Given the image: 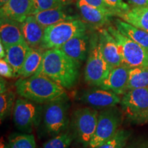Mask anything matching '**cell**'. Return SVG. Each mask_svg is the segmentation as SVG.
<instances>
[{"mask_svg": "<svg viewBox=\"0 0 148 148\" xmlns=\"http://www.w3.org/2000/svg\"><path fill=\"white\" fill-rule=\"evenodd\" d=\"M69 107L67 95L44 105L42 113L43 125L47 133L53 137L67 128Z\"/></svg>", "mask_w": 148, "mask_h": 148, "instance_id": "277c9868", "label": "cell"}, {"mask_svg": "<svg viewBox=\"0 0 148 148\" xmlns=\"http://www.w3.org/2000/svg\"><path fill=\"white\" fill-rule=\"evenodd\" d=\"M122 110L131 119L148 108V87L127 90L121 98Z\"/></svg>", "mask_w": 148, "mask_h": 148, "instance_id": "30bf717a", "label": "cell"}, {"mask_svg": "<svg viewBox=\"0 0 148 148\" xmlns=\"http://www.w3.org/2000/svg\"><path fill=\"white\" fill-rule=\"evenodd\" d=\"M89 37L86 33L70 39L60 49L73 60L81 64L87 59L90 49Z\"/></svg>", "mask_w": 148, "mask_h": 148, "instance_id": "4fadbf2b", "label": "cell"}, {"mask_svg": "<svg viewBox=\"0 0 148 148\" xmlns=\"http://www.w3.org/2000/svg\"><path fill=\"white\" fill-rule=\"evenodd\" d=\"M43 108L23 97L16 99L13 109V121L18 130L30 134L33 129L39 124Z\"/></svg>", "mask_w": 148, "mask_h": 148, "instance_id": "ba28073f", "label": "cell"}, {"mask_svg": "<svg viewBox=\"0 0 148 148\" xmlns=\"http://www.w3.org/2000/svg\"><path fill=\"white\" fill-rule=\"evenodd\" d=\"M73 138V134L66 130L45 142L42 148H69Z\"/></svg>", "mask_w": 148, "mask_h": 148, "instance_id": "f1b7e54d", "label": "cell"}, {"mask_svg": "<svg viewBox=\"0 0 148 148\" xmlns=\"http://www.w3.org/2000/svg\"><path fill=\"white\" fill-rule=\"evenodd\" d=\"M130 121L136 124H143V123H148V108L144 110L143 112H140L138 115L130 119Z\"/></svg>", "mask_w": 148, "mask_h": 148, "instance_id": "d6a6232c", "label": "cell"}, {"mask_svg": "<svg viewBox=\"0 0 148 148\" xmlns=\"http://www.w3.org/2000/svg\"><path fill=\"white\" fill-rule=\"evenodd\" d=\"M130 135V131L120 129L110 139L96 148H124Z\"/></svg>", "mask_w": 148, "mask_h": 148, "instance_id": "83f0119b", "label": "cell"}, {"mask_svg": "<svg viewBox=\"0 0 148 148\" xmlns=\"http://www.w3.org/2000/svg\"><path fill=\"white\" fill-rule=\"evenodd\" d=\"M0 74L1 77H7V78L16 77L12 67L3 58L0 60Z\"/></svg>", "mask_w": 148, "mask_h": 148, "instance_id": "4dcf8cb0", "label": "cell"}, {"mask_svg": "<svg viewBox=\"0 0 148 148\" xmlns=\"http://www.w3.org/2000/svg\"><path fill=\"white\" fill-rule=\"evenodd\" d=\"M73 0H32L31 15L49 9L64 8L70 4Z\"/></svg>", "mask_w": 148, "mask_h": 148, "instance_id": "4316f807", "label": "cell"}, {"mask_svg": "<svg viewBox=\"0 0 148 148\" xmlns=\"http://www.w3.org/2000/svg\"><path fill=\"white\" fill-rule=\"evenodd\" d=\"M10 148H36L34 136L26 133H16L9 136Z\"/></svg>", "mask_w": 148, "mask_h": 148, "instance_id": "d4e9b609", "label": "cell"}, {"mask_svg": "<svg viewBox=\"0 0 148 148\" xmlns=\"http://www.w3.org/2000/svg\"><path fill=\"white\" fill-rule=\"evenodd\" d=\"M80 64L60 49H47L43 51L41 64L35 74L48 77L65 89H71L78 80Z\"/></svg>", "mask_w": 148, "mask_h": 148, "instance_id": "6da1fadb", "label": "cell"}, {"mask_svg": "<svg viewBox=\"0 0 148 148\" xmlns=\"http://www.w3.org/2000/svg\"><path fill=\"white\" fill-rule=\"evenodd\" d=\"M21 28L25 41L29 47L33 49L40 47L45 28L38 23L34 15L27 16L21 23Z\"/></svg>", "mask_w": 148, "mask_h": 148, "instance_id": "2e32d148", "label": "cell"}, {"mask_svg": "<svg viewBox=\"0 0 148 148\" xmlns=\"http://www.w3.org/2000/svg\"><path fill=\"white\" fill-rule=\"evenodd\" d=\"M16 92L21 97L39 104H45L66 95L65 88L41 75H34L16 81Z\"/></svg>", "mask_w": 148, "mask_h": 148, "instance_id": "7a4b0ae2", "label": "cell"}, {"mask_svg": "<svg viewBox=\"0 0 148 148\" xmlns=\"http://www.w3.org/2000/svg\"><path fill=\"white\" fill-rule=\"evenodd\" d=\"M76 5L84 21L95 26L104 25L108 23L110 17L113 16L89 5L84 0H76Z\"/></svg>", "mask_w": 148, "mask_h": 148, "instance_id": "ac0fdd59", "label": "cell"}, {"mask_svg": "<svg viewBox=\"0 0 148 148\" xmlns=\"http://www.w3.org/2000/svg\"><path fill=\"white\" fill-rule=\"evenodd\" d=\"M117 16L123 21L148 32V6L133 7Z\"/></svg>", "mask_w": 148, "mask_h": 148, "instance_id": "7402d4cb", "label": "cell"}, {"mask_svg": "<svg viewBox=\"0 0 148 148\" xmlns=\"http://www.w3.org/2000/svg\"><path fill=\"white\" fill-rule=\"evenodd\" d=\"M15 94L12 90H8L0 95V119L2 121L10 116L15 104Z\"/></svg>", "mask_w": 148, "mask_h": 148, "instance_id": "484cf974", "label": "cell"}, {"mask_svg": "<svg viewBox=\"0 0 148 148\" xmlns=\"http://www.w3.org/2000/svg\"><path fill=\"white\" fill-rule=\"evenodd\" d=\"M99 112L88 107L77 108L72 114L71 127L74 138L85 147L89 146L97 127Z\"/></svg>", "mask_w": 148, "mask_h": 148, "instance_id": "52a82bcc", "label": "cell"}, {"mask_svg": "<svg viewBox=\"0 0 148 148\" xmlns=\"http://www.w3.org/2000/svg\"><path fill=\"white\" fill-rule=\"evenodd\" d=\"M1 148H10L8 145H6V144L1 143Z\"/></svg>", "mask_w": 148, "mask_h": 148, "instance_id": "74e56055", "label": "cell"}, {"mask_svg": "<svg viewBox=\"0 0 148 148\" xmlns=\"http://www.w3.org/2000/svg\"><path fill=\"white\" fill-rule=\"evenodd\" d=\"M114 27L121 34L148 49V32L123 21L121 18L115 19Z\"/></svg>", "mask_w": 148, "mask_h": 148, "instance_id": "44dd1931", "label": "cell"}, {"mask_svg": "<svg viewBox=\"0 0 148 148\" xmlns=\"http://www.w3.org/2000/svg\"><path fill=\"white\" fill-rule=\"evenodd\" d=\"M129 70L123 65L113 68L99 88L111 90L119 95H124L127 92Z\"/></svg>", "mask_w": 148, "mask_h": 148, "instance_id": "5bb4252c", "label": "cell"}, {"mask_svg": "<svg viewBox=\"0 0 148 148\" xmlns=\"http://www.w3.org/2000/svg\"><path fill=\"white\" fill-rule=\"evenodd\" d=\"M77 99L90 106L102 109L115 106L121 101L119 95L101 88L84 90L80 92Z\"/></svg>", "mask_w": 148, "mask_h": 148, "instance_id": "8fae6325", "label": "cell"}, {"mask_svg": "<svg viewBox=\"0 0 148 148\" xmlns=\"http://www.w3.org/2000/svg\"><path fill=\"white\" fill-rule=\"evenodd\" d=\"M112 69L103 57L99 35L93 37L84 69V79L90 86L99 87Z\"/></svg>", "mask_w": 148, "mask_h": 148, "instance_id": "5b68a950", "label": "cell"}, {"mask_svg": "<svg viewBox=\"0 0 148 148\" xmlns=\"http://www.w3.org/2000/svg\"><path fill=\"white\" fill-rule=\"evenodd\" d=\"M64 8L49 9L33 14L36 21L44 28L55 25L60 22L77 19L76 16L68 14L64 10Z\"/></svg>", "mask_w": 148, "mask_h": 148, "instance_id": "ffe728a7", "label": "cell"}, {"mask_svg": "<svg viewBox=\"0 0 148 148\" xmlns=\"http://www.w3.org/2000/svg\"><path fill=\"white\" fill-rule=\"evenodd\" d=\"M84 1L89 5L99 9L103 12L112 14V16H116V14L108 8L103 0H84Z\"/></svg>", "mask_w": 148, "mask_h": 148, "instance_id": "1f68e13d", "label": "cell"}, {"mask_svg": "<svg viewBox=\"0 0 148 148\" xmlns=\"http://www.w3.org/2000/svg\"><path fill=\"white\" fill-rule=\"evenodd\" d=\"M32 0H9L1 6V17L23 23L31 15Z\"/></svg>", "mask_w": 148, "mask_h": 148, "instance_id": "7c38bea8", "label": "cell"}, {"mask_svg": "<svg viewBox=\"0 0 148 148\" xmlns=\"http://www.w3.org/2000/svg\"><path fill=\"white\" fill-rule=\"evenodd\" d=\"M86 23L77 18L45 27L40 48L60 49L73 37L86 33Z\"/></svg>", "mask_w": 148, "mask_h": 148, "instance_id": "3957f363", "label": "cell"}, {"mask_svg": "<svg viewBox=\"0 0 148 148\" xmlns=\"http://www.w3.org/2000/svg\"><path fill=\"white\" fill-rule=\"evenodd\" d=\"M108 31L115 39L119 48L122 65L129 69L148 67V49L121 34L115 27L110 26Z\"/></svg>", "mask_w": 148, "mask_h": 148, "instance_id": "8992f818", "label": "cell"}, {"mask_svg": "<svg viewBox=\"0 0 148 148\" xmlns=\"http://www.w3.org/2000/svg\"><path fill=\"white\" fill-rule=\"evenodd\" d=\"M42 53L43 52L40 49L31 48L21 70L18 72V76L26 78L34 75L41 64Z\"/></svg>", "mask_w": 148, "mask_h": 148, "instance_id": "603a6c76", "label": "cell"}, {"mask_svg": "<svg viewBox=\"0 0 148 148\" xmlns=\"http://www.w3.org/2000/svg\"><path fill=\"white\" fill-rule=\"evenodd\" d=\"M124 148H148V141L146 140L138 139L126 145Z\"/></svg>", "mask_w": 148, "mask_h": 148, "instance_id": "836d02e7", "label": "cell"}, {"mask_svg": "<svg viewBox=\"0 0 148 148\" xmlns=\"http://www.w3.org/2000/svg\"><path fill=\"white\" fill-rule=\"evenodd\" d=\"M127 2L134 5V7L148 6V0H127Z\"/></svg>", "mask_w": 148, "mask_h": 148, "instance_id": "e575fe53", "label": "cell"}, {"mask_svg": "<svg viewBox=\"0 0 148 148\" xmlns=\"http://www.w3.org/2000/svg\"><path fill=\"white\" fill-rule=\"evenodd\" d=\"M99 36L103 57L110 67L113 69L122 65L121 53L114 37L106 29L99 31Z\"/></svg>", "mask_w": 148, "mask_h": 148, "instance_id": "9a60e30c", "label": "cell"}, {"mask_svg": "<svg viewBox=\"0 0 148 148\" xmlns=\"http://www.w3.org/2000/svg\"><path fill=\"white\" fill-rule=\"evenodd\" d=\"M1 42L5 48L12 45L25 42L21 28V23L1 17L0 25Z\"/></svg>", "mask_w": 148, "mask_h": 148, "instance_id": "e0dca14e", "label": "cell"}, {"mask_svg": "<svg viewBox=\"0 0 148 148\" xmlns=\"http://www.w3.org/2000/svg\"><path fill=\"white\" fill-rule=\"evenodd\" d=\"M103 1L108 8L116 14V16L130 9V5L123 0H103Z\"/></svg>", "mask_w": 148, "mask_h": 148, "instance_id": "f546056e", "label": "cell"}, {"mask_svg": "<svg viewBox=\"0 0 148 148\" xmlns=\"http://www.w3.org/2000/svg\"><path fill=\"white\" fill-rule=\"evenodd\" d=\"M5 49L6 55L3 59L10 64L14 70L15 76L18 77V72L21 70L31 47L26 42H23L12 45Z\"/></svg>", "mask_w": 148, "mask_h": 148, "instance_id": "d6986e66", "label": "cell"}, {"mask_svg": "<svg viewBox=\"0 0 148 148\" xmlns=\"http://www.w3.org/2000/svg\"><path fill=\"white\" fill-rule=\"evenodd\" d=\"M148 87V67L130 69L127 91L138 88Z\"/></svg>", "mask_w": 148, "mask_h": 148, "instance_id": "cb8c5ba5", "label": "cell"}, {"mask_svg": "<svg viewBox=\"0 0 148 148\" xmlns=\"http://www.w3.org/2000/svg\"><path fill=\"white\" fill-rule=\"evenodd\" d=\"M9 0H0V4H1V6H2L3 4H5V3L8 2Z\"/></svg>", "mask_w": 148, "mask_h": 148, "instance_id": "8d00e7d4", "label": "cell"}, {"mask_svg": "<svg viewBox=\"0 0 148 148\" xmlns=\"http://www.w3.org/2000/svg\"><path fill=\"white\" fill-rule=\"evenodd\" d=\"M5 55H6V53H5V49L4 46L0 42V57H1V59L4 58Z\"/></svg>", "mask_w": 148, "mask_h": 148, "instance_id": "d590c367", "label": "cell"}, {"mask_svg": "<svg viewBox=\"0 0 148 148\" xmlns=\"http://www.w3.org/2000/svg\"><path fill=\"white\" fill-rule=\"evenodd\" d=\"M122 121V113L116 106L103 109L99 112L96 130L89 144V148H96L110 139Z\"/></svg>", "mask_w": 148, "mask_h": 148, "instance_id": "9c48e42d", "label": "cell"}]
</instances>
